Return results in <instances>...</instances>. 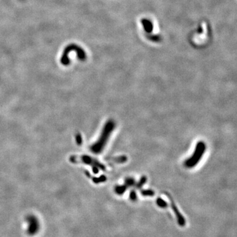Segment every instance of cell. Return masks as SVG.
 <instances>
[{"mask_svg": "<svg viewBox=\"0 0 237 237\" xmlns=\"http://www.w3.org/2000/svg\"><path fill=\"white\" fill-rule=\"evenodd\" d=\"M114 128L115 123L113 122V121H109L105 125V127H104L99 140L97 142L96 144H94L92 147V151L94 152H96V154H98L99 152H102V150L103 149L104 146L105 145L107 141L109 139V135L111 134Z\"/></svg>", "mask_w": 237, "mask_h": 237, "instance_id": "6da1fadb", "label": "cell"}, {"mask_svg": "<svg viewBox=\"0 0 237 237\" xmlns=\"http://www.w3.org/2000/svg\"><path fill=\"white\" fill-rule=\"evenodd\" d=\"M71 51H75L77 52L78 59L80 61L86 60V55L85 51L79 46H78L76 44H72L67 46L65 48L64 51H63V56L61 57V62L63 65H68L70 63V60L69 59V54Z\"/></svg>", "mask_w": 237, "mask_h": 237, "instance_id": "7a4b0ae2", "label": "cell"}, {"mask_svg": "<svg viewBox=\"0 0 237 237\" xmlns=\"http://www.w3.org/2000/svg\"><path fill=\"white\" fill-rule=\"evenodd\" d=\"M206 149V146L204 142H199L196 146V149L193 155L184 162L185 167L187 168H192V167L196 166L201 160Z\"/></svg>", "mask_w": 237, "mask_h": 237, "instance_id": "3957f363", "label": "cell"}, {"mask_svg": "<svg viewBox=\"0 0 237 237\" xmlns=\"http://www.w3.org/2000/svg\"><path fill=\"white\" fill-rule=\"evenodd\" d=\"M167 195H168V197H169V198H170L171 206V208H172V210L173 211V212L175 213L176 217H177L178 224L180 225L181 227L185 226V225H186L185 219H184V217L183 216V215H182L181 213H180V212L178 211V208H177V206H176V204L175 203V202L173 201V200L171 198V196H169V194H167Z\"/></svg>", "mask_w": 237, "mask_h": 237, "instance_id": "277c9868", "label": "cell"}, {"mask_svg": "<svg viewBox=\"0 0 237 237\" xmlns=\"http://www.w3.org/2000/svg\"><path fill=\"white\" fill-rule=\"evenodd\" d=\"M28 232L29 233L30 235H34V233H36L39 229V225L38 220L34 217H30L28 219Z\"/></svg>", "mask_w": 237, "mask_h": 237, "instance_id": "5b68a950", "label": "cell"}, {"mask_svg": "<svg viewBox=\"0 0 237 237\" xmlns=\"http://www.w3.org/2000/svg\"><path fill=\"white\" fill-rule=\"evenodd\" d=\"M141 22L143 25L144 30H146V33H151L153 30V28H154L152 22L150 20L144 19L141 20Z\"/></svg>", "mask_w": 237, "mask_h": 237, "instance_id": "8992f818", "label": "cell"}, {"mask_svg": "<svg viewBox=\"0 0 237 237\" xmlns=\"http://www.w3.org/2000/svg\"><path fill=\"white\" fill-rule=\"evenodd\" d=\"M127 189V186L125 185H122V186H117L115 189V192H116L117 194L121 195L126 191V190Z\"/></svg>", "mask_w": 237, "mask_h": 237, "instance_id": "52a82bcc", "label": "cell"}, {"mask_svg": "<svg viewBox=\"0 0 237 237\" xmlns=\"http://www.w3.org/2000/svg\"><path fill=\"white\" fill-rule=\"evenodd\" d=\"M156 204H157L158 206L161 208H166L168 206V204H167V202L161 198H157V200H156Z\"/></svg>", "mask_w": 237, "mask_h": 237, "instance_id": "ba28073f", "label": "cell"}, {"mask_svg": "<svg viewBox=\"0 0 237 237\" xmlns=\"http://www.w3.org/2000/svg\"><path fill=\"white\" fill-rule=\"evenodd\" d=\"M154 192L152 190H144L141 191L142 196H154Z\"/></svg>", "mask_w": 237, "mask_h": 237, "instance_id": "9c48e42d", "label": "cell"}, {"mask_svg": "<svg viewBox=\"0 0 237 237\" xmlns=\"http://www.w3.org/2000/svg\"><path fill=\"white\" fill-rule=\"evenodd\" d=\"M111 160L117 163H124L127 160V159L126 157H125V156H120V157H118V158H112Z\"/></svg>", "mask_w": 237, "mask_h": 237, "instance_id": "30bf717a", "label": "cell"}, {"mask_svg": "<svg viewBox=\"0 0 237 237\" xmlns=\"http://www.w3.org/2000/svg\"><path fill=\"white\" fill-rule=\"evenodd\" d=\"M134 178H126V180L125 181V184L128 188L129 186H134Z\"/></svg>", "mask_w": 237, "mask_h": 237, "instance_id": "8fae6325", "label": "cell"}, {"mask_svg": "<svg viewBox=\"0 0 237 237\" xmlns=\"http://www.w3.org/2000/svg\"><path fill=\"white\" fill-rule=\"evenodd\" d=\"M130 199H131V200L133 202H135L136 200H137V194H136L134 190H132L131 193H130Z\"/></svg>", "mask_w": 237, "mask_h": 237, "instance_id": "7c38bea8", "label": "cell"}]
</instances>
